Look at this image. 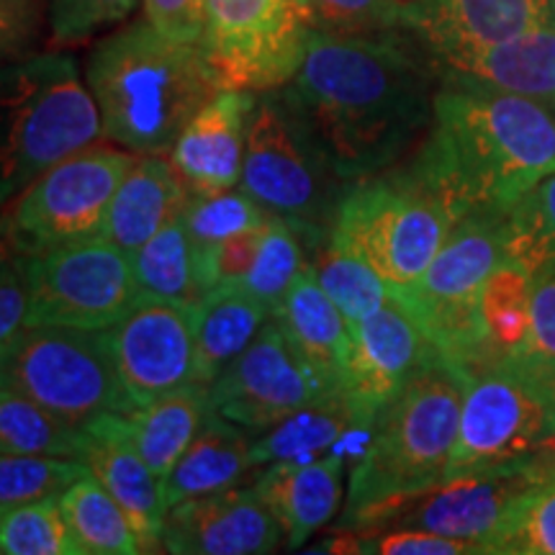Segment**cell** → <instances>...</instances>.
Listing matches in <instances>:
<instances>
[{"instance_id": "277c9868", "label": "cell", "mask_w": 555, "mask_h": 555, "mask_svg": "<svg viewBox=\"0 0 555 555\" xmlns=\"http://www.w3.org/2000/svg\"><path fill=\"white\" fill-rule=\"evenodd\" d=\"M463 401L461 371L442 356L384 406L347 478L339 530H373L409 499L446 481Z\"/></svg>"}, {"instance_id": "836d02e7", "label": "cell", "mask_w": 555, "mask_h": 555, "mask_svg": "<svg viewBox=\"0 0 555 555\" xmlns=\"http://www.w3.org/2000/svg\"><path fill=\"white\" fill-rule=\"evenodd\" d=\"M504 260L517 262L532 278L555 273V172L502 217Z\"/></svg>"}, {"instance_id": "f1b7e54d", "label": "cell", "mask_w": 555, "mask_h": 555, "mask_svg": "<svg viewBox=\"0 0 555 555\" xmlns=\"http://www.w3.org/2000/svg\"><path fill=\"white\" fill-rule=\"evenodd\" d=\"M208 414H211L208 386L185 384L147 404L134 406L124 414V420L139 453L165 483L176 463L196 440Z\"/></svg>"}, {"instance_id": "7c38bea8", "label": "cell", "mask_w": 555, "mask_h": 555, "mask_svg": "<svg viewBox=\"0 0 555 555\" xmlns=\"http://www.w3.org/2000/svg\"><path fill=\"white\" fill-rule=\"evenodd\" d=\"M311 34L309 0H206L198 47L221 88L266 93L294 80Z\"/></svg>"}, {"instance_id": "c3c4849f", "label": "cell", "mask_w": 555, "mask_h": 555, "mask_svg": "<svg viewBox=\"0 0 555 555\" xmlns=\"http://www.w3.org/2000/svg\"><path fill=\"white\" fill-rule=\"evenodd\" d=\"M391 5H393V9H397V13H399L401 29L406 31L409 21H412L422 9H425L427 0H391Z\"/></svg>"}, {"instance_id": "d590c367", "label": "cell", "mask_w": 555, "mask_h": 555, "mask_svg": "<svg viewBox=\"0 0 555 555\" xmlns=\"http://www.w3.org/2000/svg\"><path fill=\"white\" fill-rule=\"evenodd\" d=\"M309 266V247L286 219L270 217L262 227L258 255L242 283L270 314H278L296 278Z\"/></svg>"}, {"instance_id": "74e56055", "label": "cell", "mask_w": 555, "mask_h": 555, "mask_svg": "<svg viewBox=\"0 0 555 555\" xmlns=\"http://www.w3.org/2000/svg\"><path fill=\"white\" fill-rule=\"evenodd\" d=\"M3 555H82L62 515L60 496L21 504L0 515Z\"/></svg>"}, {"instance_id": "9a60e30c", "label": "cell", "mask_w": 555, "mask_h": 555, "mask_svg": "<svg viewBox=\"0 0 555 555\" xmlns=\"http://www.w3.org/2000/svg\"><path fill=\"white\" fill-rule=\"evenodd\" d=\"M538 489H547V483L527 461L489 474L448 478L425 494L397 506L373 530L416 527V530L463 540L478 553L489 555L491 543L515 515L517 506Z\"/></svg>"}, {"instance_id": "44dd1931", "label": "cell", "mask_w": 555, "mask_h": 555, "mask_svg": "<svg viewBox=\"0 0 555 555\" xmlns=\"http://www.w3.org/2000/svg\"><path fill=\"white\" fill-rule=\"evenodd\" d=\"M255 95L247 90H221L180 131L168 159L191 196H214L240 185Z\"/></svg>"}, {"instance_id": "484cf974", "label": "cell", "mask_w": 555, "mask_h": 555, "mask_svg": "<svg viewBox=\"0 0 555 555\" xmlns=\"http://www.w3.org/2000/svg\"><path fill=\"white\" fill-rule=\"evenodd\" d=\"M189 201L191 193L168 155H137L111 198L103 237L131 255L165 224L183 217Z\"/></svg>"}, {"instance_id": "1f68e13d", "label": "cell", "mask_w": 555, "mask_h": 555, "mask_svg": "<svg viewBox=\"0 0 555 555\" xmlns=\"http://www.w3.org/2000/svg\"><path fill=\"white\" fill-rule=\"evenodd\" d=\"M532 286L535 278L509 260L486 278L478 311L491 350L515 352L532 347Z\"/></svg>"}, {"instance_id": "681fc988", "label": "cell", "mask_w": 555, "mask_h": 555, "mask_svg": "<svg viewBox=\"0 0 555 555\" xmlns=\"http://www.w3.org/2000/svg\"><path fill=\"white\" fill-rule=\"evenodd\" d=\"M551 24L555 26V0H551Z\"/></svg>"}, {"instance_id": "2e32d148", "label": "cell", "mask_w": 555, "mask_h": 555, "mask_svg": "<svg viewBox=\"0 0 555 555\" xmlns=\"http://www.w3.org/2000/svg\"><path fill=\"white\" fill-rule=\"evenodd\" d=\"M185 304L142 296L106 332L116 373L131 404L196 384V330Z\"/></svg>"}, {"instance_id": "f35d334b", "label": "cell", "mask_w": 555, "mask_h": 555, "mask_svg": "<svg viewBox=\"0 0 555 555\" xmlns=\"http://www.w3.org/2000/svg\"><path fill=\"white\" fill-rule=\"evenodd\" d=\"M88 474L75 457L0 453V515L13 506L62 496Z\"/></svg>"}, {"instance_id": "ab89813d", "label": "cell", "mask_w": 555, "mask_h": 555, "mask_svg": "<svg viewBox=\"0 0 555 555\" xmlns=\"http://www.w3.org/2000/svg\"><path fill=\"white\" fill-rule=\"evenodd\" d=\"M139 0H50L47 3V29L50 44L57 50L78 47L108 26L131 16Z\"/></svg>"}, {"instance_id": "d6a6232c", "label": "cell", "mask_w": 555, "mask_h": 555, "mask_svg": "<svg viewBox=\"0 0 555 555\" xmlns=\"http://www.w3.org/2000/svg\"><path fill=\"white\" fill-rule=\"evenodd\" d=\"M82 429L67 425L24 393L0 386V453L80 461Z\"/></svg>"}, {"instance_id": "83f0119b", "label": "cell", "mask_w": 555, "mask_h": 555, "mask_svg": "<svg viewBox=\"0 0 555 555\" xmlns=\"http://www.w3.org/2000/svg\"><path fill=\"white\" fill-rule=\"evenodd\" d=\"M270 319L273 314L242 286L208 291L193 309L196 384H214L219 373L247 350Z\"/></svg>"}, {"instance_id": "cb8c5ba5", "label": "cell", "mask_w": 555, "mask_h": 555, "mask_svg": "<svg viewBox=\"0 0 555 555\" xmlns=\"http://www.w3.org/2000/svg\"><path fill=\"white\" fill-rule=\"evenodd\" d=\"M442 82H468L525 95L555 111V26L545 24L502 44L437 65Z\"/></svg>"}, {"instance_id": "e0dca14e", "label": "cell", "mask_w": 555, "mask_h": 555, "mask_svg": "<svg viewBox=\"0 0 555 555\" xmlns=\"http://www.w3.org/2000/svg\"><path fill=\"white\" fill-rule=\"evenodd\" d=\"M350 365L345 393L367 427L376 425L384 406L404 388L409 378L440 350L399 294L363 322L350 324Z\"/></svg>"}, {"instance_id": "ee69618b", "label": "cell", "mask_w": 555, "mask_h": 555, "mask_svg": "<svg viewBox=\"0 0 555 555\" xmlns=\"http://www.w3.org/2000/svg\"><path fill=\"white\" fill-rule=\"evenodd\" d=\"M26 327H29V288L18 253L0 234V358Z\"/></svg>"}, {"instance_id": "4316f807", "label": "cell", "mask_w": 555, "mask_h": 555, "mask_svg": "<svg viewBox=\"0 0 555 555\" xmlns=\"http://www.w3.org/2000/svg\"><path fill=\"white\" fill-rule=\"evenodd\" d=\"M249 470H255L253 435L211 409L196 440L165 478V502L170 509L189 499L232 489Z\"/></svg>"}, {"instance_id": "60d3db41", "label": "cell", "mask_w": 555, "mask_h": 555, "mask_svg": "<svg viewBox=\"0 0 555 555\" xmlns=\"http://www.w3.org/2000/svg\"><path fill=\"white\" fill-rule=\"evenodd\" d=\"M491 555H555V486L538 489L504 525Z\"/></svg>"}, {"instance_id": "b9f144b4", "label": "cell", "mask_w": 555, "mask_h": 555, "mask_svg": "<svg viewBox=\"0 0 555 555\" xmlns=\"http://www.w3.org/2000/svg\"><path fill=\"white\" fill-rule=\"evenodd\" d=\"M314 31L339 37H373L404 31L391 0H309Z\"/></svg>"}, {"instance_id": "bcb514c9", "label": "cell", "mask_w": 555, "mask_h": 555, "mask_svg": "<svg viewBox=\"0 0 555 555\" xmlns=\"http://www.w3.org/2000/svg\"><path fill=\"white\" fill-rule=\"evenodd\" d=\"M532 347L555 360V273L538 275L532 286Z\"/></svg>"}, {"instance_id": "8992f818", "label": "cell", "mask_w": 555, "mask_h": 555, "mask_svg": "<svg viewBox=\"0 0 555 555\" xmlns=\"http://www.w3.org/2000/svg\"><path fill=\"white\" fill-rule=\"evenodd\" d=\"M99 139V108L75 57L47 52L0 65V208Z\"/></svg>"}, {"instance_id": "7402d4cb", "label": "cell", "mask_w": 555, "mask_h": 555, "mask_svg": "<svg viewBox=\"0 0 555 555\" xmlns=\"http://www.w3.org/2000/svg\"><path fill=\"white\" fill-rule=\"evenodd\" d=\"M345 463L339 453L314 461L268 463L255 476V491L283 530V547L298 551L327 527L345 504Z\"/></svg>"}, {"instance_id": "7a4b0ae2", "label": "cell", "mask_w": 555, "mask_h": 555, "mask_svg": "<svg viewBox=\"0 0 555 555\" xmlns=\"http://www.w3.org/2000/svg\"><path fill=\"white\" fill-rule=\"evenodd\" d=\"M414 163L446 193L455 217H504L555 172V111L525 95L442 82Z\"/></svg>"}, {"instance_id": "8d00e7d4", "label": "cell", "mask_w": 555, "mask_h": 555, "mask_svg": "<svg viewBox=\"0 0 555 555\" xmlns=\"http://www.w3.org/2000/svg\"><path fill=\"white\" fill-rule=\"evenodd\" d=\"M273 217L255 201L249 193L240 189L214 193V196H191L183 211V224L189 232L196 270L211 258V253L221 242L237 237L249 229L266 227Z\"/></svg>"}, {"instance_id": "ffe728a7", "label": "cell", "mask_w": 555, "mask_h": 555, "mask_svg": "<svg viewBox=\"0 0 555 555\" xmlns=\"http://www.w3.org/2000/svg\"><path fill=\"white\" fill-rule=\"evenodd\" d=\"M551 24V0H427L406 31L435 67Z\"/></svg>"}, {"instance_id": "ba28073f", "label": "cell", "mask_w": 555, "mask_h": 555, "mask_svg": "<svg viewBox=\"0 0 555 555\" xmlns=\"http://www.w3.org/2000/svg\"><path fill=\"white\" fill-rule=\"evenodd\" d=\"M347 185L286 90L255 95L240 189L268 214L286 219L309 255L330 237Z\"/></svg>"}, {"instance_id": "5bb4252c", "label": "cell", "mask_w": 555, "mask_h": 555, "mask_svg": "<svg viewBox=\"0 0 555 555\" xmlns=\"http://www.w3.org/2000/svg\"><path fill=\"white\" fill-rule=\"evenodd\" d=\"M319 397H327V391L311 367L296 356L275 317L247 350L234 358L214 384H208L214 412L253 437L281 425L286 416Z\"/></svg>"}, {"instance_id": "e575fe53", "label": "cell", "mask_w": 555, "mask_h": 555, "mask_svg": "<svg viewBox=\"0 0 555 555\" xmlns=\"http://www.w3.org/2000/svg\"><path fill=\"white\" fill-rule=\"evenodd\" d=\"M309 266L314 270L319 286L327 291V296L345 314L347 324L363 322L391 296V288L376 270L330 237L311 249Z\"/></svg>"}, {"instance_id": "d6986e66", "label": "cell", "mask_w": 555, "mask_h": 555, "mask_svg": "<svg viewBox=\"0 0 555 555\" xmlns=\"http://www.w3.org/2000/svg\"><path fill=\"white\" fill-rule=\"evenodd\" d=\"M80 463L127 512L137 532L139 553L163 551V530L168 517L165 483L139 453L124 414H101L82 427Z\"/></svg>"}, {"instance_id": "4fadbf2b", "label": "cell", "mask_w": 555, "mask_h": 555, "mask_svg": "<svg viewBox=\"0 0 555 555\" xmlns=\"http://www.w3.org/2000/svg\"><path fill=\"white\" fill-rule=\"evenodd\" d=\"M21 258L29 327L108 330L142 298L129 253L106 237Z\"/></svg>"}, {"instance_id": "d4e9b609", "label": "cell", "mask_w": 555, "mask_h": 555, "mask_svg": "<svg viewBox=\"0 0 555 555\" xmlns=\"http://www.w3.org/2000/svg\"><path fill=\"white\" fill-rule=\"evenodd\" d=\"M371 429L347 399V393H327L301 406L281 425L253 437L255 468L281 461H314L332 453L347 457L363 453Z\"/></svg>"}, {"instance_id": "603a6c76", "label": "cell", "mask_w": 555, "mask_h": 555, "mask_svg": "<svg viewBox=\"0 0 555 555\" xmlns=\"http://www.w3.org/2000/svg\"><path fill=\"white\" fill-rule=\"evenodd\" d=\"M275 319L324 391L345 393L352 345L350 324L327 291L319 286L311 266L296 278Z\"/></svg>"}, {"instance_id": "52a82bcc", "label": "cell", "mask_w": 555, "mask_h": 555, "mask_svg": "<svg viewBox=\"0 0 555 555\" xmlns=\"http://www.w3.org/2000/svg\"><path fill=\"white\" fill-rule=\"evenodd\" d=\"M457 221L414 159L356 180L343 193L330 240L363 258L393 294L416 286Z\"/></svg>"}, {"instance_id": "7dc6e473", "label": "cell", "mask_w": 555, "mask_h": 555, "mask_svg": "<svg viewBox=\"0 0 555 555\" xmlns=\"http://www.w3.org/2000/svg\"><path fill=\"white\" fill-rule=\"evenodd\" d=\"M527 463L538 470L540 478H543L547 486H555V435L538 450L535 455L527 457Z\"/></svg>"}, {"instance_id": "9c48e42d", "label": "cell", "mask_w": 555, "mask_h": 555, "mask_svg": "<svg viewBox=\"0 0 555 555\" xmlns=\"http://www.w3.org/2000/svg\"><path fill=\"white\" fill-rule=\"evenodd\" d=\"M134 159L101 139L75 150L3 206L0 234L24 258L103 237L111 198Z\"/></svg>"}, {"instance_id": "6da1fadb", "label": "cell", "mask_w": 555, "mask_h": 555, "mask_svg": "<svg viewBox=\"0 0 555 555\" xmlns=\"http://www.w3.org/2000/svg\"><path fill=\"white\" fill-rule=\"evenodd\" d=\"M433 57L401 31L339 37L314 31L283 90L296 103L345 183L401 163L435 116Z\"/></svg>"}, {"instance_id": "5b68a950", "label": "cell", "mask_w": 555, "mask_h": 555, "mask_svg": "<svg viewBox=\"0 0 555 555\" xmlns=\"http://www.w3.org/2000/svg\"><path fill=\"white\" fill-rule=\"evenodd\" d=\"M461 376V425L446 481L517 466L555 435V360L535 347L489 350Z\"/></svg>"}, {"instance_id": "3957f363", "label": "cell", "mask_w": 555, "mask_h": 555, "mask_svg": "<svg viewBox=\"0 0 555 555\" xmlns=\"http://www.w3.org/2000/svg\"><path fill=\"white\" fill-rule=\"evenodd\" d=\"M82 75L101 137L134 155H168L193 116L224 90L198 44L163 37L147 18L103 37Z\"/></svg>"}, {"instance_id": "ac0fdd59", "label": "cell", "mask_w": 555, "mask_h": 555, "mask_svg": "<svg viewBox=\"0 0 555 555\" xmlns=\"http://www.w3.org/2000/svg\"><path fill=\"white\" fill-rule=\"evenodd\" d=\"M283 530L255 486H232L168 509L163 551L172 555H268Z\"/></svg>"}, {"instance_id": "f546056e", "label": "cell", "mask_w": 555, "mask_h": 555, "mask_svg": "<svg viewBox=\"0 0 555 555\" xmlns=\"http://www.w3.org/2000/svg\"><path fill=\"white\" fill-rule=\"evenodd\" d=\"M129 258L142 296L185 304V307H196L206 296L201 288L196 258H193L183 217L152 234Z\"/></svg>"}, {"instance_id": "4dcf8cb0", "label": "cell", "mask_w": 555, "mask_h": 555, "mask_svg": "<svg viewBox=\"0 0 555 555\" xmlns=\"http://www.w3.org/2000/svg\"><path fill=\"white\" fill-rule=\"evenodd\" d=\"M62 515L82 555H137L139 540L127 512L93 476L78 478L60 496Z\"/></svg>"}, {"instance_id": "8fae6325", "label": "cell", "mask_w": 555, "mask_h": 555, "mask_svg": "<svg viewBox=\"0 0 555 555\" xmlns=\"http://www.w3.org/2000/svg\"><path fill=\"white\" fill-rule=\"evenodd\" d=\"M502 262V217L466 214L450 229L446 245L416 286L399 294L420 319L440 356L457 371L491 350L483 335L478 301L486 278Z\"/></svg>"}, {"instance_id": "30bf717a", "label": "cell", "mask_w": 555, "mask_h": 555, "mask_svg": "<svg viewBox=\"0 0 555 555\" xmlns=\"http://www.w3.org/2000/svg\"><path fill=\"white\" fill-rule=\"evenodd\" d=\"M0 386L78 429L101 414L134 409L103 330L26 327L0 358Z\"/></svg>"}, {"instance_id": "f6af8a7d", "label": "cell", "mask_w": 555, "mask_h": 555, "mask_svg": "<svg viewBox=\"0 0 555 555\" xmlns=\"http://www.w3.org/2000/svg\"><path fill=\"white\" fill-rule=\"evenodd\" d=\"M144 18L172 41L201 44L206 24V0H142Z\"/></svg>"}, {"instance_id": "7bdbcfd3", "label": "cell", "mask_w": 555, "mask_h": 555, "mask_svg": "<svg viewBox=\"0 0 555 555\" xmlns=\"http://www.w3.org/2000/svg\"><path fill=\"white\" fill-rule=\"evenodd\" d=\"M44 26V0H0V65L37 54Z\"/></svg>"}]
</instances>
